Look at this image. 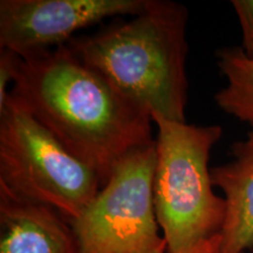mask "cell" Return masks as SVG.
Listing matches in <instances>:
<instances>
[{
    "label": "cell",
    "instance_id": "cell-1",
    "mask_svg": "<svg viewBox=\"0 0 253 253\" xmlns=\"http://www.w3.org/2000/svg\"><path fill=\"white\" fill-rule=\"evenodd\" d=\"M73 156L108 182L132 151L154 143L153 116L67 46L21 59L9 91Z\"/></svg>",
    "mask_w": 253,
    "mask_h": 253
},
{
    "label": "cell",
    "instance_id": "cell-2",
    "mask_svg": "<svg viewBox=\"0 0 253 253\" xmlns=\"http://www.w3.org/2000/svg\"><path fill=\"white\" fill-rule=\"evenodd\" d=\"M188 17L184 5L148 0L140 14L66 46L151 115L185 122Z\"/></svg>",
    "mask_w": 253,
    "mask_h": 253
},
{
    "label": "cell",
    "instance_id": "cell-6",
    "mask_svg": "<svg viewBox=\"0 0 253 253\" xmlns=\"http://www.w3.org/2000/svg\"><path fill=\"white\" fill-rule=\"evenodd\" d=\"M148 0H1L0 48L21 58L54 49L107 18L140 14Z\"/></svg>",
    "mask_w": 253,
    "mask_h": 253
},
{
    "label": "cell",
    "instance_id": "cell-7",
    "mask_svg": "<svg viewBox=\"0 0 253 253\" xmlns=\"http://www.w3.org/2000/svg\"><path fill=\"white\" fill-rule=\"evenodd\" d=\"M0 253H79V246L58 211L0 190Z\"/></svg>",
    "mask_w": 253,
    "mask_h": 253
},
{
    "label": "cell",
    "instance_id": "cell-8",
    "mask_svg": "<svg viewBox=\"0 0 253 253\" xmlns=\"http://www.w3.org/2000/svg\"><path fill=\"white\" fill-rule=\"evenodd\" d=\"M211 178L226 202L219 253H244L253 248V129L233 144L229 162L211 168Z\"/></svg>",
    "mask_w": 253,
    "mask_h": 253
},
{
    "label": "cell",
    "instance_id": "cell-12",
    "mask_svg": "<svg viewBox=\"0 0 253 253\" xmlns=\"http://www.w3.org/2000/svg\"><path fill=\"white\" fill-rule=\"evenodd\" d=\"M220 248V233L212 237V238L204 240L201 244L196 245L195 248L186 250L179 253H219ZM168 253V252H167Z\"/></svg>",
    "mask_w": 253,
    "mask_h": 253
},
{
    "label": "cell",
    "instance_id": "cell-10",
    "mask_svg": "<svg viewBox=\"0 0 253 253\" xmlns=\"http://www.w3.org/2000/svg\"><path fill=\"white\" fill-rule=\"evenodd\" d=\"M242 31V48L249 59L253 60V0L231 1Z\"/></svg>",
    "mask_w": 253,
    "mask_h": 253
},
{
    "label": "cell",
    "instance_id": "cell-5",
    "mask_svg": "<svg viewBox=\"0 0 253 253\" xmlns=\"http://www.w3.org/2000/svg\"><path fill=\"white\" fill-rule=\"evenodd\" d=\"M156 140L123 158L71 221L79 253H167L154 205Z\"/></svg>",
    "mask_w": 253,
    "mask_h": 253
},
{
    "label": "cell",
    "instance_id": "cell-4",
    "mask_svg": "<svg viewBox=\"0 0 253 253\" xmlns=\"http://www.w3.org/2000/svg\"><path fill=\"white\" fill-rule=\"evenodd\" d=\"M101 188L96 173L9 93L0 109V190L54 209L71 223Z\"/></svg>",
    "mask_w": 253,
    "mask_h": 253
},
{
    "label": "cell",
    "instance_id": "cell-3",
    "mask_svg": "<svg viewBox=\"0 0 253 253\" xmlns=\"http://www.w3.org/2000/svg\"><path fill=\"white\" fill-rule=\"evenodd\" d=\"M157 126L154 205L168 253H179L219 235L226 202L213 191L209 158L223 129L153 114Z\"/></svg>",
    "mask_w": 253,
    "mask_h": 253
},
{
    "label": "cell",
    "instance_id": "cell-11",
    "mask_svg": "<svg viewBox=\"0 0 253 253\" xmlns=\"http://www.w3.org/2000/svg\"><path fill=\"white\" fill-rule=\"evenodd\" d=\"M21 59L13 50L0 48V109L4 108L8 99V87L13 84Z\"/></svg>",
    "mask_w": 253,
    "mask_h": 253
},
{
    "label": "cell",
    "instance_id": "cell-9",
    "mask_svg": "<svg viewBox=\"0 0 253 253\" xmlns=\"http://www.w3.org/2000/svg\"><path fill=\"white\" fill-rule=\"evenodd\" d=\"M216 56L225 79V84L214 94L217 106L253 129V60L240 47L221 48Z\"/></svg>",
    "mask_w": 253,
    "mask_h": 253
}]
</instances>
